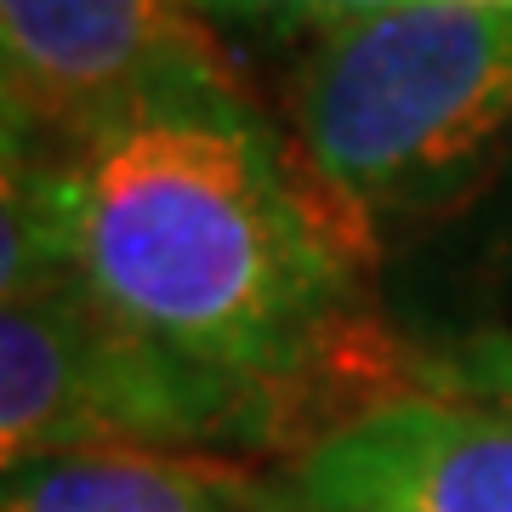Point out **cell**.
Segmentation results:
<instances>
[{"label":"cell","mask_w":512,"mask_h":512,"mask_svg":"<svg viewBox=\"0 0 512 512\" xmlns=\"http://www.w3.org/2000/svg\"><path fill=\"white\" fill-rule=\"evenodd\" d=\"M256 478L183 450H69L6 467L0 512H262Z\"/></svg>","instance_id":"8992f818"},{"label":"cell","mask_w":512,"mask_h":512,"mask_svg":"<svg viewBox=\"0 0 512 512\" xmlns=\"http://www.w3.org/2000/svg\"><path fill=\"white\" fill-rule=\"evenodd\" d=\"M200 6H217V12H228V18L342 23V18H359V12H376V6H393V0H200Z\"/></svg>","instance_id":"ba28073f"},{"label":"cell","mask_w":512,"mask_h":512,"mask_svg":"<svg viewBox=\"0 0 512 512\" xmlns=\"http://www.w3.org/2000/svg\"><path fill=\"white\" fill-rule=\"evenodd\" d=\"M421 393H450V399H484L512 410V336H478L444 359H416L404 365Z\"/></svg>","instance_id":"52a82bcc"},{"label":"cell","mask_w":512,"mask_h":512,"mask_svg":"<svg viewBox=\"0 0 512 512\" xmlns=\"http://www.w3.org/2000/svg\"><path fill=\"white\" fill-rule=\"evenodd\" d=\"M46 154L80 291L183 359L296 393L348 291L342 222L228 74Z\"/></svg>","instance_id":"6da1fadb"},{"label":"cell","mask_w":512,"mask_h":512,"mask_svg":"<svg viewBox=\"0 0 512 512\" xmlns=\"http://www.w3.org/2000/svg\"><path fill=\"white\" fill-rule=\"evenodd\" d=\"M291 393L160 348L92 291H52L0 319V461L69 450H256Z\"/></svg>","instance_id":"3957f363"},{"label":"cell","mask_w":512,"mask_h":512,"mask_svg":"<svg viewBox=\"0 0 512 512\" xmlns=\"http://www.w3.org/2000/svg\"><path fill=\"white\" fill-rule=\"evenodd\" d=\"M200 0H0L6 137L74 148L148 97L222 80Z\"/></svg>","instance_id":"277c9868"},{"label":"cell","mask_w":512,"mask_h":512,"mask_svg":"<svg viewBox=\"0 0 512 512\" xmlns=\"http://www.w3.org/2000/svg\"><path fill=\"white\" fill-rule=\"evenodd\" d=\"M262 512H512V410L399 387L256 478Z\"/></svg>","instance_id":"5b68a950"},{"label":"cell","mask_w":512,"mask_h":512,"mask_svg":"<svg viewBox=\"0 0 512 512\" xmlns=\"http://www.w3.org/2000/svg\"><path fill=\"white\" fill-rule=\"evenodd\" d=\"M512 126V6L393 0L330 23L296 80L302 165L348 217L450 200Z\"/></svg>","instance_id":"7a4b0ae2"},{"label":"cell","mask_w":512,"mask_h":512,"mask_svg":"<svg viewBox=\"0 0 512 512\" xmlns=\"http://www.w3.org/2000/svg\"><path fill=\"white\" fill-rule=\"evenodd\" d=\"M490 6H512V0H490Z\"/></svg>","instance_id":"9c48e42d"}]
</instances>
